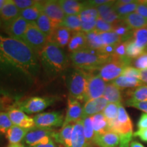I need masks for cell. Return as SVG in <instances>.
Instances as JSON below:
<instances>
[{
	"mask_svg": "<svg viewBox=\"0 0 147 147\" xmlns=\"http://www.w3.org/2000/svg\"><path fill=\"white\" fill-rule=\"evenodd\" d=\"M125 104L127 106L137 108V109L147 114V102H136V101L129 99L126 101Z\"/></svg>",
	"mask_w": 147,
	"mask_h": 147,
	"instance_id": "681fc988",
	"label": "cell"
},
{
	"mask_svg": "<svg viewBox=\"0 0 147 147\" xmlns=\"http://www.w3.org/2000/svg\"><path fill=\"white\" fill-rule=\"evenodd\" d=\"M119 147H127V146H120Z\"/></svg>",
	"mask_w": 147,
	"mask_h": 147,
	"instance_id": "03108f58",
	"label": "cell"
},
{
	"mask_svg": "<svg viewBox=\"0 0 147 147\" xmlns=\"http://www.w3.org/2000/svg\"><path fill=\"white\" fill-rule=\"evenodd\" d=\"M136 12L147 19V1H139Z\"/></svg>",
	"mask_w": 147,
	"mask_h": 147,
	"instance_id": "f907efd6",
	"label": "cell"
},
{
	"mask_svg": "<svg viewBox=\"0 0 147 147\" xmlns=\"http://www.w3.org/2000/svg\"><path fill=\"white\" fill-rule=\"evenodd\" d=\"M66 84L69 95L78 101H85L90 73L78 68H73L66 72Z\"/></svg>",
	"mask_w": 147,
	"mask_h": 147,
	"instance_id": "277c9868",
	"label": "cell"
},
{
	"mask_svg": "<svg viewBox=\"0 0 147 147\" xmlns=\"http://www.w3.org/2000/svg\"><path fill=\"white\" fill-rule=\"evenodd\" d=\"M5 1H6V0H0V10H1V8H2L3 5L5 4Z\"/></svg>",
	"mask_w": 147,
	"mask_h": 147,
	"instance_id": "94428289",
	"label": "cell"
},
{
	"mask_svg": "<svg viewBox=\"0 0 147 147\" xmlns=\"http://www.w3.org/2000/svg\"><path fill=\"white\" fill-rule=\"evenodd\" d=\"M35 127L44 129H52L63 126L64 115L61 111L41 113L34 117Z\"/></svg>",
	"mask_w": 147,
	"mask_h": 147,
	"instance_id": "9c48e42d",
	"label": "cell"
},
{
	"mask_svg": "<svg viewBox=\"0 0 147 147\" xmlns=\"http://www.w3.org/2000/svg\"><path fill=\"white\" fill-rule=\"evenodd\" d=\"M126 53L127 56L130 59H136L145 52L144 49L138 47L135 45L133 40L130 39L126 42Z\"/></svg>",
	"mask_w": 147,
	"mask_h": 147,
	"instance_id": "f35d334b",
	"label": "cell"
},
{
	"mask_svg": "<svg viewBox=\"0 0 147 147\" xmlns=\"http://www.w3.org/2000/svg\"><path fill=\"white\" fill-rule=\"evenodd\" d=\"M95 31L98 34L113 32L114 25L107 23V22L104 21L102 18L99 17L96 21Z\"/></svg>",
	"mask_w": 147,
	"mask_h": 147,
	"instance_id": "f6af8a7d",
	"label": "cell"
},
{
	"mask_svg": "<svg viewBox=\"0 0 147 147\" xmlns=\"http://www.w3.org/2000/svg\"><path fill=\"white\" fill-rule=\"evenodd\" d=\"M126 45V42H121L120 43L116 45L115 47V51H114L113 55L115 56L116 57L120 59L121 60L131 63V60L129 59L127 56Z\"/></svg>",
	"mask_w": 147,
	"mask_h": 147,
	"instance_id": "ee69618b",
	"label": "cell"
},
{
	"mask_svg": "<svg viewBox=\"0 0 147 147\" xmlns=\"http://www.w3.org/2000/svg\"><path fill=\"white\" fill-rule=\"evenodd\" d=\"M41 13L40 1H38L34 6L20 11V16L29 23H36Z\"/></svg>",
	"mask_w": 147,
	"mask_h": 147,
	"instance_id": "4dcf8cb0",
	"label": "cell"
},
{
	"mask_svg": "<svg viewBox=\"0 0 147 147\" xmlns=\"http://www.w3.org/2000/svg\"><path fill=\"white\" fill-rule=\"evenodd\" d=\"M91 117L95 135H100L110 131L108 121L102 113L96 114Z\"/></svg>",
	"mask_w": 147,
	"mask_h": 147,
	"instance_id": "f546056e",
	"label": "cell"
},
{
	"mask_svg": "<svg viewBox=\"0 0 147 147\" xmlns=\"http://www.w3.org/2000/svg\"><path fill=\"white\" fill-rule=\"evenodd\" d=\"M13 126L8 113L4 111L0 112V133L5 134Z\"/></svg>",
	"mask_w": 147,
	"mask_h": 147,
	"instance_id": "7bdbcfd3",
	"label": "cell"
},
{
	"mask_svg": "<svg viewBox=\"0 0 147 147\" xmlns=\"http://www.w3.org/2000/svg\"><path fill=\"white\" fill-rule=\"evenodd\" d=\"M5 110L4 106H3L2 101H1V97H0V112L3 111V110Z\"/></svg>",
	"mask_w": 147,
	"mask_h": 147,
	"instance_id": "91938a15",
	"label": "cell"
},
{
	"mask_svg": "<svg viewBox=\"0 0 147 147\" xmlns=\"http://www.w3.org/2000/svg\"><path fill=\"white\" fill-rule=\"evenodd\" d=\"M129 147H145L144 145L141 144L137 141H132V142H130L129 144Z\"/></svg>",
	"mask_w": 147,
	"mask_h": 147,
	"instance_id": "9f6ffc18",
	"label": "cell"
},
{
	"mask_svg": "<svg viewBox=\"0 0 147 147\" xmlns=\"http://www.w3.org/2000/svg\"><path fill=\"white\" fill-rule=\"evenodd\" d=\"M121 90L112 82H109L106 84L103 97L109 103L121 104L123 97Z\"/></svg>",
	"mask_w": 147,
	"mask_h": 147,
	"instance_id": "4316f807",
	"label": "cell"
},
{
	"mask_svg": "<svg viewBox=\"0 0 147 147\" xmlns=\"http://www.w3.org/2000/svg\"><path fill=\"white\" fill-rule=\"evenodd\" d=\"M14 3L20 11L34 6L38 3L36 0H13Z\"/></svg>",
	"mask_w": 147,
	"mask_h": 147,
	"instance_id": "c3c4849f",
	"label": "cell"
},
{
	"mask_svg": "<svg viewBox=\"0 0 147 147\" xmlns=\"http://www.w3.org/2000/svg\"><path fill=\"white\" fill-rule=\"evenodd\" d=\"M7 113L13 125L28 129H31L35 127L34 119L29 117L23 111L18 108L12 107L7 110Z\"/></svg>",
	"mask_w": 147,
	"mask_h": 147,
	"instance_id": "9a60e30c",
	"label": "cell"
},
{
	"mask_svg": "<svg viewBox=\"0 0 147 147\" xmlns=\"http://www.w3.org/2000/svg\"><path fill=\"white\" fill-rule=\"evenodd\" d=\"M8 147H25L23 144H9Z\"/></svg>",
	"mask_w": 147,
	"mask_h": 147,
	"instance_id": "680465c9",
	"label": "cell"
},
{
	"mask_svg": "<svg viewBox=\"0 0 147 147\" xmlns=\"http://www.w3.org/2000/svg\"><path fill=\"white\" fill-rule=\"evenodd\" d=\"M110 131L119 134L121 138L120 146L129 147L133 133V123L123 106L120 104L119 106L118 117L116 120L108 122Z\"/></svg>",
	"mask_w": 147,
	"mask_h": 147,
	"instance_id": "5b68a950",
	"label": "cell"
},
{
	"mask_svg": "<svg viewBox=\"0 0 147 147\" xmlns=\"http://www.w3.org/2000/svg\"><path fill=\"white\" fill-rule=\"evenodd\" d=\"M84 133L82 119L73 123L71 147H89Z\"/></svg>",
	"mask_w": 147,
	"mask_h": 147,
	"instance_id": "ffe728a7",
	"label": "cell"
},
{
	"mask_svg": "<svg viewBox=\"0 0 147 147\" xmlns=\"http://www.w3.org/2000/svg\"><path fill=\"white\" fill-rule=\"evenodd\" d=\"M82 123H83L84 133L85 136L86 140L90 146L91 143H94L95 131L93 129V123H92L91 117H85L82 119Z\"/></svg>",
	"mask_w": 147,
	"mask_h": 147,
	"instance_id": "74e56055",
	"label": "cell"
},
{
	"mask_svg": "<svg viewBox=\"0 0 147 147\" xmlns=\"http://www.w3.org/2000/svg\"><path fill=\"white\" fill-rule=\"evenodd\" d=\"M55 131L53 129H44L34 127L29 129L23 142L29 147L40 144H47L53 139Z\"/></svg>",
	"mask_w": 147,
	"mask_h": 147,
	"instance_id": "8fae6325",
	"label": "cell"
},
{
	"mask_svg": "<svg viewBox=\"0 0 147 147\" xmlns=\"http://www.w3.org/2000/svg\"><path fill=\"white\" fill-rule=\"evenodd\" d=\"M131 39L138 47L146 51L147 49V27L134 30Z\"/></svg>",
	"mask_w": 147,
	"mask_h": 147,
	"instance_id": "836d02e7",
	"label": "cell"
},
{
	"mask_svg": "<svg viewBox=\"0 0 147 147\" xmlns=\"http://www.w3.org/2000/svg\"><path fill=\"white\" fill-rule=\"evenodd\" d=\"M121 75L124 76L130 77V78H136L138 80H140V70L131 65L126 67L123 71Z\"/></svg>",
	"mask_w": 147,
	"mask_h": 147,
	"instance_id": "7dc6e473",
	"label": "cell"
},
{
	"mask_svg": "<svg viewBox=\"0 0 147 147\" xmlns=\"http://www.w3.org/2000/svg\"><path fill=\"white\" fill-rule=\"evenodd\" d=\"M59 26L69 29L72 33L80 32L82 31V21L79 15H65Z\"/></svg>",
	"mask_w": 147,
	"mask_h": 147,
	"instance_id": "83f0119b",
	"label": "cell"
},
{
	"mask_svg": "<svg viewBox=\"0 0 147 147\" xmlns=\"http://www.w3.org/2000/svg\"><path fill=\"white\" fill-rule=\"evenodd\" d=\"M73 33L65 27L59 26L55 29L52 34L48 38L49 42L55 44L62 49L68 45Z\"/></svg>",
	"mask_w": 147,
	"mask_h": 147,
	"instance_id": "ac0fdd59",
	"label": "cell"
},
{
	"mask_svg": "<svg viewBox=\"0 0 147 147\" xmlns=\"http://www.w3.org/2000/svg\"><path fill=\"white\" fill-rule=\"evenodd\" d=\"M23 41L37 55H39L49 42L48 38L37 27L36 23H29Z\"/></svg>",
	"mask_w": 147,
	"mask_h": 147,
	"instance_id": "ba28073f",
	"label": "cell"
},
{
	"mask_svg": "<svg viewBox=\"0 0 147 147\" xmlns=\"http://www.w3.org/2000/svg\"><path fill=\"white\" fill-rule=\"evenodd\" d=\"M111 82L120 89H127V88H129V89L134 88V89H136V88L140 87L144 84L141 80H138L136 78L124 76L122 75H121L120 76L116 78L115 80H113Z\"/></svg>",
	"mask_w": 147,
	"mask_h": 147,
	"instance_id": "f1b7e54d",
	"label": "cell"
},
{
	"mask_svg": "<svg viewBox=\"0 0 147 147\" xmlns=\"http://www.w3.org/2000/svg\"><path fill=\"white\" fill-rule=\"evenodd\" d=\"M140 80L144 84H147V69L140 70Z\"/></svg>",
	"mask_w": 147,
	"mask_h": 147,
	"instance_id": "11a10c76",
	"label": "cell"
},
{
	"mask_svg": "<svg viewBox=\"0 0 147 147\" xmlns=\"http://www.w3.org/2000/svg\"><path fill=\"white\" fill-rule=\"evenodd\" d=\"M73 123L62 127L59 131H55L53 136V140L64 147H71V134H72Z\"/></svg>",
	"mask_w": 147,
	"mask_h": 147,
	"instance_id": "603a6c76",
	"label": "cell"
},
{
	"mask_svg": "<svg viewBox=\"0 0 147 147\" xmlns=\"http://www.w3.org/2000/svg\"><path fill=\"white\" fill-rule=\"evenodd\" d=\"M106 86V82L98 74H93L90 73L88 79L86 102L103 97Z\"/></svg>",
	"mask_w": 147,
	"mask_h": 147,
	"instance_id": "7c38bea8",
	"label": "cell"
},
{
	"mask_svg": "<svg viewBox=\"0 0 147 147\" xmlns=\"http://www.w3.org/2000/svg\"><path fill=\"white\" fill-rule=\"evenodd\" d=\"M104 46L116 45L122 42V39L115 32H106L100 34Z\"/></svg>",
	"mask_w": 147,
	"mask_h": 147,
	"instance_id": "b9f144b4",
	"label": "cell"
},
{
	"mask_svg": "<svg viewBox=\"0 0 147 147\" xmlns=\"http://www.w3.org/2000/svg\"><path fill=\"white\" fill-rule=\"evenodd\" d=\"M146 51H147V49H146Z\"/></svg>",
	"mask_w": 147,
	"mask_h": 147,
	"instance_id": "003e7915",
	"label": "cell"
},
{
	"mask_svg": "<svg viewBox=\"0 0 147 147\" xmlns=\"http://www.w3.org/2000/svg\"><path fill=\"white\" fill-rule=\"evenodd\" d=\"M28 25V22L24 20L21 16H18L10 23L3 25V27L6 34L9 35V37L23 40Z\"/></svg>",
	"mask_w": 147,
	"mask_h": 147,
	"instance_id": "4fadbf2b",
	"label": "cell"
},
{
	"mask_svg": "<svg viewBox=\"0 0 147 147\" xmlns=\"http://www.w3.org/2000/svg\"><path fill=\"white\" fill-rule=\"evenodd\" d=\"M138 129H147V114L143 113L140 116L138 122L137 124Z\"/></svg>",
	"mask_w": 147,
	"mask_h": 147,
	"instance_id": "816d5d0a",
	"label": "cell"
},
{
	"mask_svg": "<svg viewBox=\"0 0 147 147\" xmlns=\"http://www.w3.org/2000/svg\"><path fill=\"white\" fill-rule=\"evenodd\" d=\"M83 109L82 106L78 100L69 97L67 100V108L66 115L64 119L63 126H66L69 124L74 123L75 122L82 119Z\"/></svg>",
	"mask_w": 147,
	"mask_h": 147,
	"instance_id": "5bb4252c",
	"label": "cell"
},
{
	"mask_svg": "<svg viewBox=\"0 0 147 147\" xmlns=\"http://www.w3.org/2000/svg\"><path fill=\"white\" fill-rule=\"evenodd\" d=\"M133 65L134 67L137 68L139 70L147 69V51L138 57L134 59L133 61Z\"/></svg>",
	"mask_w": 147,
	"mask_h": 147,
	"instance_id": "bcb514c9",
	"label": "cell"
},
{
	"mask_svg": "<svg viewBox=\"0 0 147 147\" xmlns=\"http://www.w3.org/2000/svg\"><path fill=\"white\" fill-rule=\"evenodd\" d=\"M130 100L136 102H147V85H143L129 91Z\"/></svg>",
	"mask_w": 147,
	"mask_h": 147,
	"instance_id": "ab89813d",
	"label": "cell"
},
{
	"mask_svg": "<svg viewBox=\"0 0 147 147\" xmlns=\"http://www.w3.org/2000/svg\"><path fill=\"white\" fill-rule=\"evenodd\" d=\"M110 57V56L104 55L100 51L88 48L69 55V59L75 68L82 69L89 73L98 70L101 66L108 61Z\"/></svg>",
	"mask_w": 147,
	"mask_h": 147,
	"instance_id": "3957f363",
	"label": "cell"
},
{
	"mask_svg": "<svg viewBox=\"0 0 147 147\" xmlns=\"http://www.w3.org/2000/svg\"><path fill=\"white\" fill-rule=\"evenodd\" d=\"M86 36H87L88 49L100 51L105 47L103 43L100 34L97 33L95 31L86 34Z\"/></svg>",
	"mask_w": 147,
	"mask_h": 147,
	"instance_id": "e575fe53",
	"label": "cell"
},
{
	"mask_svg": "<svg viewBox=\"0 0 147 147\" xmlns=\"http://www.w3.org/2000/svg\"><path fill=\"white\" fill-rule=\"evenodd\" d=\"M108 103L109 102L104 97L87 101L82 107V109H83L82 119L85 117H92L96 114L102 113L108 105Z\"/></svg>",
	"mask_w": 147,
	"mask_h": 147,
	"instance_id": "e0dca14e",
	"label": "cell"
},
{
	"mask_svg": "<svg viewBox=\"0 0 147 147\" xmlns=\"http://www.w3.org/2000/svg\"><path fill=\"white\" fill-rule=\"evenodd\" d=\"M3 26V21H2V20H1V17H0V28H1V27H2Z\"/></svg>",
	"mask_w": 147,
	"mask_h": 147,
	"instance_id": "be15d7a7",
	"label": "cell"
},
{
	"mask_svg": "<svg viewBox=\"0 0 147 147\" xmlns=\"http://www.w3.org/2000/svg\"><path fill=\"white\" fill-rule=\"evenodd\" d=\"M29 131V129H28L13 125L5 134V137L10 144H20V142L23 141Z\"/></svg>",
	"mask_w": 147,
	"mask_h": 147,
	"instance_id": "484cf974",
	"label": "cell"
},
{
	"mask_svg": "<svg viewBox=\"0 0 147 147\" xmlns=\"http://www.w3.org/2000/svg\"><path fill=\"white\" fill-rule=\"evenodd\" d=\"M139 1H134L133 3H127V4H119L115 1L114 7L117 13L121 16V18L124 17L128 14L134 12L136 10V8L138 5Z\"/></svg>",
	"mask_w": 147,
	"mask_h": 147,
	"instance_id": "8d00e7d4",
	"label": "cell"
},
{
	"mask_svg": "<svg viewBox=\"0 0 147 147\" xmlns=\"http://www.w3.org/2000/svg\"><path fill=\"white\" fill-rule=\"evenodd\" d=\"M0 59L19 67L36 79L41 70L38 55L23 40L3 37L0 46Z\"/></svg>",
	"mask_w": 147,
	"mask_h": 147,
	"instance_id": "6da1fadb",
	"label": "cell"
},
{
	"mask_svg": "<svg viewBox=\"0 0 147 147\" xmlns=\"http://www.w3.org/2000/svg\"><path fill=\"white\" fill-rule=\"evenodd\" d=\"M113 32L121 37L122 42H127L132 38L134 31L130 29L123 21H121L114 25Z\"/></svg>",
	"mask_w": 147,
	"mask_h": 147,
	"instance_id": "d590c367",
	"label": "cell"
},
{
	"mask_svg": "<svg viewBox=\"0 0 147 147\" xmlns=\"http://www.w3.org/2000/svg\"><path fill=\"white\" fill-rule=\"evenodd\" d=\"M31 147H57V146L55 144V141L53 139H51L47 144H40Z\"/></svg>",
	"mask_w": 147,
	"mask_h": 147,
	"instance_id": "db71d44e",
	"label": "cell"
},
{
	"mask_svg": "<svg viewBox=\"0 0 147 147\" xmlns=\"http://www.w3.org/2000/svg\"><path fill=\"white\" fill-rule=\"evenodd\" d=\"M67 49L71 53L87 49V40L86 34L82 32L73 33L67 45Z\"/></svg>",
	"mask_w": 147,
	"mask_h": 147,
	"instance_id": "7402d4cb",
	"label": "cell"
},
{
	"mask_svg": "<svg viewBox=\"0 0 147 147\" xmlns=\"http://www.w3.org/2000/svg\"><path fill=\"white\" fill-rule=\"evenodd\" d=\"M59 99L58 96H33L16 102L12 107L17 108L27 114L39 113L52 106Z\"/></svg>",
	"mask_w": 147,
	"mask_h": 147,
	"instance_id": "8992f818",
	"label": "cell"
},
{
	"mask_svg": "<svg viewBox=\"0 0 147 147\" xmlns=\"http://www.w3.org/2000/svg\"><path fill=\"white\" fill-rule=\"evenodd\" d=\"M38 57L46 75L53 79L66 74L69 65V59L61 48L48 42L45 49L38 55Z\"/></svg>",
	"mask_w": 147,
	"mask_h": 147,
	"instance_id": "7a4b0ae2",
	"label": "cell"
},
{
	"mask_svg": "<svg viewBox=\"0 0 147 147\" xmlns=\"http://www.w3.org/2000/svg\"><path fill=\"white\" fill-rule=\"evenodd\" d=\"M40 8L42 12L49 17L55 28L59 26L65 16V14L62 10L59 1H40Z\"/></svg>",
	"mask_w": 147,
	"mask_h": 147,
	"instance_id": "30bf717a",
	"label": "cell"
},
{
	"mask_svg": "<svg viewBox=\"0 0 147 147\" xmlns=\"http://www.w3.org/2000/svg\"><path fill=\"white\" fill-rule=\"evenodd\" d=\"M122 21L133 31L147 27V19L136 12L123 17Z\"/></svg>",
	"mask_w": 147,
	"mask_h": 147,
	"instance_id": "d4e9b609",
	"label": "cell"
},
{
	"mask_svg": "<svg viewBox=\"0 0 147 147\" xmlns=\"http://www.w3.org/2000/svg\"><path fill=\"white\" fill-rule=\"evenodd\" d=\"M59 2L65 15H79L84 6V1L76 0H60Z\"/></svg>",
	"mask_w": 147,
	"mask_h": 147,
	"instance_id": "cb8c5ba5",
	"label": "cell"
},
{
	"mask_svg": "<svg viewBox=\"0 0 147 147\" xmlns=\"http://www.w3.org/2000/svg\"><path fill=\"white\" fill-rule=\"evenodd\" d=\"M1 141H2V134L0 133V143L1 142Z\"/></svg>",
	"mask_w": 147,
	"mask_h": 147,
	"instance_id": "e7e4bbea",
	"label": "cell"
},
{
	"mask_svg": "<svg viewBox=\"0 0 147 147\" xmlns=\"http://www.w3.org/2000/svg\"><path fill=\"white\" fill-rule=\"evenodd\" d=\"M134 136L138 137L144 142H147V129H138L134 133Z\"/></svg>",
	"mask_w": 147,
	"mask_h": 147,
	"instance_id": "f5cc1de1",
	"label": "cell"
},
{
	"mask_svg": "<svg viewBox=\"0 0 147 147\" xmlns=\"http://www.w3.org/2000/svg\"><path fill=\"white\" fill-rule=\"evenodd\" d=\"M84 6L80 12V16L82 23H93L96 22L99 16L98 11L95 7L89 5L86 1H84Z\"/></svg>",
	"mask_w": 147,
	"mask_h": 147,
	"instance_id": "1f68e13d",
	"label": "cell"
},
{
	"mask_svg": "<svg viewBox=\"0 0 147 147\" xmlns=\"http://www.w3.org/2000/svg\"><path fill=\"white\" fill-rule=\"evenodd\" d=\"M36 24L38 29L45 35L47 38L52 34L53 31L55 30V27L49 17L42 12L39 18H38L36 22Z\"/></svg>",
	"mask_w": 147,
	"mask_h": 147,
	"instance_id": "d6a6232c",
	"label": "cell"
},
{
	"mask_svg": "<svg viewBox=\"0 0 147 147\" xmlns=\"http://www.w3.org/2000/svg\"><path fill=\"white\" fill-rule=\"evenodd\" d=\"M131 63L125 61L111 55L107 62L101 66L97 74L105 82H112L122 74L123 71Z\"/></svg>",
	"mask_w": 147,
	"mask_h": 147,
	"instance_id": "52a82bcc",
	"label": "cell"
},
{
	"mask_svg": "<svg viewBox=\"0 0 147 147\" xmlns=\"http://www.w3.org/2000/svg\"><path fill=\"white\" fill-rule=\"evenodd\" d=\"M120 104H113V103H108L106 107L103 110L102 113L108 121V122L113 121L116 120L118 117L119 106Z\"/></svg>",
	"mask_w": 147,
	"mask_h": 147,
	"instance_id": "60d3db41",
	"label": "cell"
},
{
	"mask_svg": "<svg viewBox=\"0 0 147 147\" xmlns=\"http://www.w3.org/2000/svg\"><path fill=\"white\" fill-rule=\"evenodd\" d=\"M115 1H110V2L96 8L100 18L113 25L122 21V18L115 11Z\"/></svg>",
	"mask_w": 147,
	"mask_h": 147,
	"instance_id": "2e32d148",
	"label": "cell"
},
{
	"mask_svg": "<svg viewBox=\"0 0 147 147\" xmlns=\"http://www.w3.org/2000/svg\"><path fill=\"white\" fill-rule=\"evenodd\" d=\"M20 16V10L14 3L13 0H6L0 10V17L3 25L10 23Z\"/></svg>",
	"mask_w": 147,
	"mask_h": 147,
	"instance_id": "44dd1931",
	"label": "cell"
},
{
	"mask_svg": "<svg viewBox=\"0 0 147 147\" xmlns=\"http://www.w3.org/2000/svg\"><path fill=\"white\" fill-rule=\"evenodd\" d=\"M135 0H119V1H116L117 3L119 4H127V3H133Z\"/></svg>",
	"mask_w": 147,
	"mask_h": 147,
	"instance_id": "6f0895ef",
	"label": "cell"
},
{
	"mask_svg": "<svg viewBox=\"0 0 147 147\" xmlns=\"http://www.w3.org/2000/svg\"><path fill=\"white\" fill-rule=\"evenodd\" d=\"M3 37L1 36V34H0V46H1V43H2V41H3Z\"/></svg>",
	"mask_w": 147,
	"mask_h": 147,
	"instance_id": "6125c7cd",
	"label": "cell"
},
{
	"mask_svg": "<svg viewBox=\"0 0 147 147\" xmlns=\"http://www.w3.org/2000/svg\"><path fill=\"white\" fill-rule=\"evenodd\" d=\"M94 143L100 147H119L121 138L115 131H108L100 135H95Z\"/></svg>",
	"mask_w": 147,
	"mask_h": 147,
	"instance_id": "d6986e66",
	"label": "cell"
}]
</instances>
